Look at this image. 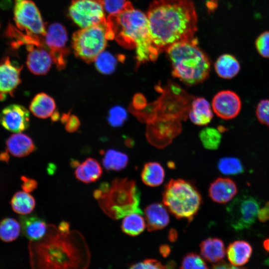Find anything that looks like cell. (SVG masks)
<instances>
[{
	"label": "cell",
	"instance_id": "cell-1",
	"mask_svg": "<svg viewBox=\"0 0 269 269\" xmlns=\"http://www.w3.org/2000/svg\"><path fill=\"white\" fill-rule=\"evenodd\" d=\"M146 14L151 41L158 52L195 38L197 15L191 0H154Z\"/></svg>",
	"mask_w": 269,
	"mask_h": 269
},
{
	"label": "cell",
	"instance_id": "cell-2",
	"mask_svg": "<svg viewBox=\"0 0 269 269\" xmlns=\"http://www.w3.org/2000/svg\"><path fill=\"white\" fill-rule=\"evenodd\" d=\"M107 21L119 44L135 48L138 64L157 58L159 52L151 41L146 14L135 9L130 1L120 12L109 15Z\"/></svg>",
	"mask_w": 269,
	"mask_h": 269
},
{
	"label": "cell",
	"instance_id": "cell-3",
	"mask_svg": "<svg viewBox=\"0 0 269 269\" xmlns=\"http://www.w3.org/2000/svg\"><path fill=\"white\" fill-rule=\"evenodd\" d=\"M84 241L78 232H63L54 225H48L44 237L31 241L30 251L33 267L42 263V269H58L59 258H61L69 269H77L78 249Z\"/></svg>",
	"mask_w": 269,
	"mask_h": 269
},
{
	"label": "cell",
	"instance_id": "cell-4",
	"mask_svg": "<svg viewBox=\"0 0 269 269\" xmlns=\"http://www.w3.org/2000/svg\"><path fill=\"white\" fill-rule=\"evenodd\" d=\"M105 213L119 220L133 213L142 214L139 204L140 192L135 182L127 178H116L103 182L93 193Z\"/></svg>",
	"mask_w": 269,
	"mask_h": 269
},
{
	"label": "cell",
	"instance_id": "cell-5",
	"mask_svg": "<svg viewBox=\"0 0 269 269\" xmlns=\"http://www.w3.org/2000/svg\"><path fill=\"white\" fill-rule=\"evenodd\" d=\"M172 73L184 84L191 85L202 82L210 71L207 56L198 47L196 38L175 43L166 50Z\"/></svg>",
	"mask_w": 269,
	"mask_h": 269
},
{
	"label": "cell",
	"instance_id": "cell-6",
	"mask_svg": "<svg viewBox=\"0 0 269 269\" xmlns=\"http://www.w3.org/2000/svg\"><path fill=\"white\" fill-rule=\"evenodd\" d=\"M162 201L176 218L190 222L199 210L202 197L190 182L182 179H171L165 186Z\"/></svg>",
	"mask_w": 269,
	"mask_h": 269
},
{
	"label": "cell",
	"instance_id": "cell-7",
	"mask_svg": "<svg viewBox=\"0 0 269 269\" xmlns=\"http://www.w3.org/2000/svg\"><path fill=\"white\" fill-rule=\"evenodd\" d=\"M114 39L107 18L102 22L74 32L72 39L75 54L87 63L94 61L103 52L108 40Z\"/></svg>",
	"mask_w": 269,
	"mask_h": 269
},
{
	"label": "cell",
	"instance_id": "cell-8",
	"mask_svg": "<svg viewBox=\"0 0 269 269\" xmlns=\"http://www.w3.org/2000/svg\"><path fill=\"white\" fill-rule=\"evenodd\" d=\"M259 207L258 200L254 196L239 195L226 208L230 226L238 231L249 228L256 221Z\"/></svg>",
	"mask_w": 269,
	"mask_h": 269
},
{
	"label": "cell",
	"instance_id": "cell-9",
	"mask_svg": "<svg viewBox=\"0 0 269 269\" xmlns=\"http://www.w3.org/2000/svg\"><path fill=\"white\" fill-rule=\"evenodd\" d=\"M14 4V20L17 28L27 34L44 36L46 30L35 4L31 0H19Z\"/></svg>",
	"mask_w": 269,
	"mask_h": 269
},
{
	"label": "cell",
	"instance_id": "cell-10",
	"mask_svg": "<svg viewBox=\"0 0 269 269\" xmlns=\"http://www.w3.org/2000/svg\"><path fill=\"white\" fill-rule=\"evenodd\" d=\"M69 14L81 28L98 24L106 19L102 0H74Z\"/></svg>",
	"mask_w": 269,
	"mask_h": 269
},
{
	"label": "cell",
	"instance_id": "cell-11",
	"mask_svg": "<svg viewBox=\"0 0 269 269\" xmlns=\"http://www.w3.org/2000/svg\"><path fill=\"white\" fill-rule=\"evenodd\" d=\"M44 36L46 47L49 49L53 62L58 69H63L69 53L66 47L67 33L65 28L60 23H53L48 27Z\"/></svg>",
	"mask_w": 269,
	"mask_h": 269
},
{
	"label": "cell",
	"instance_id": "cell-12",
	"mask_svg": "<svg viewBox=\"0 0 269 269\" xmlns=\"http://www.w3.org/2000/svg\"><path fill=\"white\" fill-rule=\"evenodd\" d=\"M22 65L11 61L8 56L3 57L0 61V100L2 101L6 95L13 96L15 89L21 83L20 77Z\"/></svg>",
	"mask_w": 269,
	"mask_h": 269
},
{
	"label": "cell",
	"instance_id": "cell-13",
	"mask_svg": "<svg viewBox=\"0 0 269 269\" xmlns=\"http://www.w3.org/2000/svg\"><path fill=\"white\" fill-rule=\"evenodd\" d=\"M211 106L215 114L220 118L230 120L240 112L242 102L239 96L229 90L218 92L213 97Z\"/></svg>",
	"mask_w": 269,
	"mask_h": 269
},
{
	"label": "cell",
	"instance_id": "cell-14",
	"mask_svg": "<svg viewBox=\"0 0 269 269\" xmlns=\"http://www.w3.org/2000/svg\"><path fill=\"white\" fill-rule=\"evenodd\" d=\"M0 125L15 133L26 130L29 125V111L18 104L9 105L0 112Z\"/></svg>",
	"mask_w": 269,
	"mask_h": 269
},
{
	"label": "cell",
	"instance_id": "cell-15",
	"mask_svg": "<svg viewBox=\"0 0 269 269\" xmlns=\"http://www.w3.org/2000/svg\"><path fill=\"white\" fill-rule=\"evenodd\" d=\"M42 46L26 45L29 52L26 65L29 70L35 75H45L51 67L53 60L51 54Z\"/></svg>",
	"mask_w": 269,
	"mask_h": 269
},
{
	"label": "cell",
	"instance_id": "cell-16",
	"mask_svg": "<svg viewBox=\"0 0 269 269\" xmlns=\"http://www.w3.org/2000/svg\"><path fill=\"white\" fill-rule=\"evenodd\" d=\"M208 192L210 198L214 202L224 204L234 197L238 189L236 184L231 179L219 177L211 183Z\"/></svg>",
	"mask_w": 269,
	"mask_h": 269
},
{
	"label": "cell",
	"instance_id": "cell-17",
	"mask_svg": "<svg viewBox=\"0 0 269 269\" xmlns=\"http://www.w3.org/2000/svg\"><path fill=\"white\" fill-rule=\"evenodd\" d=\"M146 225L148 231L162 229L169 223V216L165 206L159 203L147 206L144 210Z\"/></svg>",
	"mask_w": 269,
	"mask_h": 269
},
{
	"label": "cell",
	"instance_id": "cell-18",
	"mask_svg": "<svg viewBox=\"0 0 269 269\" xmlns=\"http://www.w3.org/2000/svg\"><path fill=\"white\" fill-rule=\"evenodd\" d=\"M19 221L23 234L31 241L41 240L47 233L48 226L45 221L37 216H22Z\"/></svg>",
	"mask_w": 269,
	"mask_h": 269
},
{
	"label": "cell",
	"instance_id": "cell-19",
	"mask_svg": "<svg viewBox=\"0 0 269 269\" xmlns=\"http://www.w3.org/2000/svg\"><path fill=\"white\" fill-rule=\"evenodd\" d=\"M213 110L209 102L204 98L193 99L189 111V118L195 125L206 126L212 120Z\"/></svg>",
	"mask_w": 269,
	"mask_h": 269
},
{
	"label": "cell",
	"instance_id": "cell-20",
	"mask_svg": "<svg viewBox=\"0 0 269 269\" xmlns=\"http://www.w3.org/2000/svg\"><path fill=\"white\" fill-rule=\"evenodd\" d=\"M7 150L14 156H27L36 149L32 139L27 135L17 133L11 135L6 141Z\"/></svg>",
	"mask_w": 269,
	"mask_h": 269
},
{
	"label": "cell",
	"instance_id": "cell-21",
	"mask_svg": "<svg viewBox=\"0 0 269 269\" xmlns=\"http://www.w3.org/2000/svg\"><path fill=\"white\" fill-rule=\"evenodd\" d=\"M74 168L76 178L85 183L96 181L101 177L103 172L99 162L91 157L86 158L82 163L79 162Z\"/></svg>",
	"mask_w": 269,
	"mask_h": 269
},
{
	"label": "cell",
	"instance_id": "cell-22",
	"mask_svg": "<svg viewBox=\"0 0 269 269\" xmlns=\"http://www.w3.org/2000/svg\"><path fill=\"white\" fill-rule=\"evenodd\" d=\"M55 109L54 100L45 93L36 95L29 106V110L32 114L40 119L51 117L55 112Z\"/></svg>",
	"mask_w": 269,
	"mask_h": 269
},
{
	"label": "cell",
	"instance_id": "cell-23",
	"mask_svg": "<svg viewBox=\"0 0 269 269\" xmlns=\"http://www.w3.org/2000/svg\"><path fill=\"white\" fill-rule=\"evenodd\" d=\"M253 250L250 244L245 241H236L230 244L227 250V258L230 263L240 267L248 262Z\"/></svg>",
	"mask_w": 269,
	"mask_h": 269
},
{
	"label": "cell",
	"instance_id": "cell-24",
	"mask_svg": "<svg viewBox=\"0 0 269 269\" xmlns=\"http://www.w3.org/2000/svg\"><path fill=\"white\" fill-rule=\"evenodd\" d=\"M200 249L203 258L213 263L221 261L226 254L223 242L217 238H210L203 241Z\"/></svg>",
	"mask_w": 269,
	"mask_h": 269
},
{
	"label": "cell",
	"instance_id": "cell-25",
	"mask_svg": "<svg viewBox=\"0 0 269 269\" xmlns=\"http://www.w3.org/2000/svg\"><path fill=\"white\" fill-rule=\"evenodd\" d=\"M215 70L217 74L224 79H231L235 77L241 68L238 59L230 54L220 55L214 64Z\"/></svg>",
	"mask_w": 269,
	"mask_h": 269
},
{
	"label": "cell",
	"instance_id": "cell-26",
	"mask_svg": "<svg viewBox=\"0 0 269 269\" xmlns=\"http://www.w3.org/2000/svg\"><path fill=\"white\" fill-rule=\"evenodd\" d=\"M164 177V170L161 165L157 162L146 163L141 172L142 181L150 187H156L161 184Z\"/></svg>",
	"mask_w": 269,
	"mask_h": 269
},
{
	"label": "cell",
	"instance_id": "cell-27",
	"mask_svg": "<svg viewBox=\"0 0 269 269\" xmlns=\"http://www.w3.org/2000/svg\"><path fill=\"white\" fill-rule=\"evenodd\" d=\"M104 156L102 164L108 171H120L127 166L128 156L125 153L114 149H109L102 152Z\"/></svg>",
	"mask_w": 269,
	"mask_h": 269
},
{
	"label": "cell",
	"instance_id": "cell-28",
	"mask_svg": "<svg viewBox=\"0 0 269 269\" xmlns=\"http://www.w3.org/2000/svg\"><path fill=\"white\" fill-rule=\"evenodd\" d=\"M10 203L14 212L23 215L30 213L35 206L34 198L25 191L16 192L11 198Z\"/></svg>",
	"mask_w": 269,
	"mask_h": 269
},
{
	"label": "cell",
	"instance_id": "cell-29",
	"mask_svg": "<svg viewBox=\"0 0 269 269\" xmlns=\"http://www.w3.org/2000/svg\"><path fill=\"white\" fill-rule=\"evenodd\" d=\"M146 226V222L141 214L133 213L125 217L122 221L121 228L126 234L136 236L140 234Z\"/></svg>",
	"mask_w": 269,
	"mask_h": 269
},
{
	"label": "cell",
	"instance_id": "cell-30",
	"mask_svg": "<svg viewBox=\"0 0 269 269\" xmlns=\"http://www.w3.org/2000/svg\"><path fill=\"white\" fill-rule=\"evenodd\" d=\"M20 225L12 218H5L0 222V239L4 242L16 240L20 232Z\"/></svg>",
	"mask_w": 269,
	"mask_h": 269
},
{
	"label": "cell",
	"instance_id": "cell-31",
	"mask_svg": "<svg viewBox=\"0 0 269 269\" xmlns=\"http://www.w3.org/2000/svg\"><path fill=\"white\" fill-rule=\"evenodd\" d=\"M199 138L203 146L209 150L217 149L221 142V132L213 127H205L200 132Z\"/></svg>",
	"mask_w": 269,
	"mask_h": 269
},
{
	"label": "cell",
	"instance_id": "cell-32",
	"mask_svg": "<svg viewBox=\"0 0 269 269\" xmlns=\"http://www.w3.org/2000/svg\"><path fill=\"white\" fill-rule=\"evenodd\" d=\"M94 61L96 68L99 72L109 75L115 71L118 59L111 53L103 51L98 55Z\"/></svg>",
	"mask_w": 269,
	"mask_h": 269
},
{
	"label": "cell",
	"instance_id": "cell-33",
	"mask_svg": "<svg viewBox=\"0 0 269 269\" xmlns=\"http://www.w3.org/2000/svg\"><path fill=\"white\" fill-rule=\"evenodd\" d=\"M218 168L223 174L234 175L244 172V169L241 161L234 157H224L218 162Z\"/></svg>",
	"mask_w": 269,
	"mask_h": 269
},
{
	"label": "cell",
	"instance_id": "cell-34",
	"mask_svg": "<svg viewBox=\"0 0 269 269\" xmlns=\"http://www.w3.org/2000/svg\"><path fill=\"white\" fill-rule=\"evenodd\" d=\"M180 269H209L204 260L198 254L190 253L182 259Z\"/></svg>",
	"mask_w": 269,
	"mask_h": 269
},
{
	"label": "cell",
	"instance_id": "cell-35",
	"mask_svg": "<svg viewBox=\"0 0 269 269\" xmlns=\"http://www.w3.org/2000/svg\"><path fill=\"white\" fill-rule=\"evenodd\" d=\"M127 118L126 110L122 106H115L109 111L108 121L111 126L118 128L121 127Z\"/></svg>",
	"mask_w": 269,
	"mask_h": 269
},
{
	"label": "cell",
	"instance_id": "cell-36",
	"mask_svg": "<svg viewBox=\"0 0 269 269\" xmlns=\"http://www.w3.org/2000/svg\"><path fill=\"white\" fill-rule=\"evenodd\" d=\"M255 47L259 54L262 57L269 58V31L261 33L255 41Z\"/></svg>",
	"mask_w": 269,
	"mask_h": 269
},
{
	"label": "cell",
	"instance_id": "cell-37",
	"mask_svg": "<svg viewBox=\"0 0 269 269\" xmlns=\"http://www.w3.org/2000/svg\"><path fill=\"white\" fill-rule=\"evenodd\" d=\"M256 114L258 121L269 127V99H264L258 103Z\"/></svg>",
	"mask_w": 269,
	"mask_h": 269
},
{
	"label": "cell",
	"instance_id": "cell-38",
	"mask_svg": "<svg viewBox=\"0 0 269 269\" xmlns=\"http://www.w3.org/2000/svg\"><path fill=\"white\" fill-rule=\"evenodd\" d=\"M104 9L109 15L117 14L122 11L128 2L127 0H102Z\"/></svg>",
	"mask_w": 269,
	"mask_h": 269
},
{
	"label": "cell",
	"instance_id": "cell-39",
	"mask_svg": "<svg viewBox=\"0 0 269 269\" xmlns=\"http://www.w3.org/2000/svg\"><path fill=\"white\" fill-rule=\"evenodd\" d=\"M61 120L62 123L65 124L66 130L70 133L75 132L80 125L78 117L75 115H70L69 113L63 114Z\"/></svg>",
	"mask_w": 269,
	"mask_h": 269
},
{
	"label": "cell",
	"instance_id": "cell-40",
	"mask_svg": "<svg viewBox=\"0 0 269 269\" xmlns=\"http://www.w3.org/2000/svg\"><path fill=\"white\" fill-rule=\"evenodd\" d=\"M130 269H166L159 261L154 259H147L132 265Z\"/></svg>",
	"mask_w": 269,
	"mask_h": 269
},
{
	"label": "cell",
	"instance_id": "cell-41",
	"mask_svg": "<svg viewBox=\"0 0 269 269\" xmlns=\"http://www.w3.org/2000/svg\"><path fill=\"white\" fill-rule=\"evenodd\" d=\"M20 179L22 181L21 186L24 191L30 192L37 188L38 183L35 179L23 175L21 176Z\"/></svg>",
	"mask_w": 269,
	"mask_h": 269
},
{
	"label": "cell",
	"instance_id": "cell-42",
	"mask_svg": "<svg viewBox=\"0 0 269 269\" xmlns=\"http://www.w3.org/2000/svg\"><path fill=\"white\" fill-rule=\"evenodd\" d=\"M257 217L262 222H265L269 220V202L266 203L264 207L259 209Z\"/></svg>",
	"mask_w": 269,
	"mask_h": 269
},
{
	"label": "cell",
	"instance_id": "cell-43",
	"mask_svg": "<svg viewBox=\"0 0 269 269\" xmlns=\"http://www.w3.org/2000/svg\"><path fill=\"white\" fill-rule=\"evenodd\" d=\"M212 269H246L233 265L228 264L224 261H220L214 265Z\"/></svg>",
	"mask_w": 269,
	"mask_h": 269
},
{
	"label": "cell",
	"instance_id": "cell-44",
	"mask_svg": "<svg viewBox=\"0 0 269 269\" xmlns=\"http://www.w3.org/2000/svg\"><path fill=\"white\" fill-rule=\"evenodd\" d=\"M145 101L144 98L140 94L135 95L133 99V106L135 109H141L145 105Z\"/></svg>",
	"mask_w": 269,
	"mask_h": 269
},
{
	"label": "cell",
	"instance_id": "cell-45",
	"mask_svg": "<svg viewBox=\"0 0 269 269\" xmlns=\"http://www.w3.org/2000/svg\"><path fill=\"white\" fill-rule=\"evenodd\" d=\"M159 252L163 257H167L170 253V247L167 245H161L159 248Z\"/></svg>",
	"mask_w": 269,
	"mask_h": 269
},
{
	"label": "cell",
	"instance_id": "cell-46",
	"mask_svg": "<svg viewBox=\"0 0 269 269\" xmlns=\"http://www.w3.org/2000/svg\"><path fill=\"white\" fill-rule=\"evenodd\" d=\"M11 0H1L0 1V7L3 10H8L12 6Z\"/></svg>",
	"mask_w": 269,
	"mask_h": 269
},
{
	"label": "cell",
	"instance_id": "cell-47",
	"mask_svg": "<svg viewBox=\"0 0 269 269\" xmlns=\"http://www.w3.org/2000/svg\"><path fill=\"white\" fill-rule=\"evenodd\" d=\"M168 239L171 242H175L177 239V231L173 229H171L168 233Z\"/></svg>",
	"mask_w": 269,
	"mask_h": 269
},
{
	"label": "cell",
	"instance_id": "cell-48",
	"mask_svg": "<svg viewBox=\"0 0 269 269\" xmlns=\"http://www.w3.org/2000/svg\"><path fill=\"white\" fill-rule=\"evenodd\" d=\"M9 159V154L7 150L0 153V161L8 163Z\"/></svg>",
	"mask_w": 269,
	"mask_h": 269
},
{
	"label": "cell",
	"instance_id": "cell-49",
	"mask_svg": "<svg viewBox=\"0 0 269 269\" xmlns=\"http://www.w3.org/2000/svg\"><path fill=\"white\" fill-rule=\"evenodd\" d=\"M263 246L265 249L269 252V238L265 240L263 243Z\"/></svg>",
	"mask_w": 269,
	"mask_h": 269
},
{
	"label": "cell",
	"instance_id": "cell-50",
	"mask_svg": "<svg viewBox=\"0 0 269 269\" xmlns=\"http://www.w3.org/2000/svg\"><path fill=\"white\" fill-rule=\"evenodd\" d=\"M18 0H14V2H16V1H18Z\"/></svg>",
	"mask_w": 269,
	"mask_h": 269
}]
</instances>
